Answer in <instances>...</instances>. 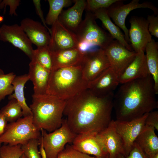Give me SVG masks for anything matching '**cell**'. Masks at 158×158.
Instances as JSON below:
<instances>
[{"instance_id": "9", "label": "cell", "mask_w": 158, "mask_h": 158, "mask_svg": "<svg viewBox=\"0 0 158 158\" xmlns=\"http://www.w3.org/2000/svg\"><path fill=\"white\" fill-rule=\"evenodd\" d=\"M148 113L130 121H114L115 130L123 142L124 156H128L132 149L135 140L145 126Z\"/></svg>"}, {"instance_id": "32", "label": "cell", "mask_w": 158, "mask_h": 158, "mask_svg": "<svg viewBox=\"0 0 158 158\" xmlns=\"http://www.w3.org/2000/svg\"><path fill=\"white\" fill-rule=\"evenodd\" d=\"M23 154L21 145L0 146V158H20Z\"/></svg>"}, {"instance_id": "1", "label": "cell", "mask_w": 158, "mask_h": 158, "mask_svg": "<svg viewBox=\"0 0 158 158\" xmlns=\"http://www.w3.org/2000/svg\"><path fill=\"white\" fill-rule=\"evenodd\" d=\"M114 94L99 97L87 89L66 100L63 115L66 123L75 134H98L112 120Z\"/></svg>"}, {"instance_id": "16", "label": "cell", "mask_w": 158, "mask_h": 158, "mask_svg": "<svg viewBox=\"0 0 158 158\" xmlns=\"http://www.w3.org/2000/svg\"><path fill=\"white\" fill-rule=\"evenodd\" d=\"M119 83L118 76L110 66L89 83L87 89L95 96H104L113 93Z\"/></svg>"}, {"instance_id": "40", "label": "cell", "mask_w": 158, "mask_h": 158, "mask_svg": "<svg viewBox=\"0 0 158 158\" xmlns=\"http://www.w3.org/2000/svg\"><path fill=\"white\" fill-rule=\"evenodd\" d=\"M7 124V121L0 110V137L4 133Z\"/></svg>"}, {"instance_id": "12", "label": "cell", "mask_w": 158, "mask_h": 158, "mask_svg": "<svg viewBox=\"0 0 158 158\" xmlns=\"http://www.w3.org/2000/svg\"><path fill=\"white\" fill-rule=\"evenodd\" d=\"M129 22L130 28L128 30V36L132 50L136 53L145 51L147 45L152 39L148 30L147 19L143 17L133 16Z\"/></svg>"}, {"instance_id": "22", "label": "cell", "mask_w": 158, "mask_h": 158, "mask_svg": "<svg viewBox=\"0 0 158 158\" xmlns=\"http://www.w3.org/2000/svg\"><path fill=\"white\" fill-rule=\"evenodd\" d=\"M84 52L78 47L52 52V70L79 65L83 59Z\"/></svg>"}, {"instance_id": "15", "label": "cell", "mask_w": 158, "mask_h": 158, "mask_svg": "<svg viewBox=\"0 0 158 158\" xmlns=\"http://www.w3.org/2000/svg\"><path fill=\"white\" fill-rule=\"evenodd\" d=\"M71 145L75 150L99 158H109V154L99 134L85 133L77 135Z\"/></svg>"}, {"instance_id": "37", "label": "cell", "mask_w": 158, "mask_h": 158, "mask_svg": "<svg viewBox=\"0 0 158 158\" xmlns=\"http://www.w3.org/2000/svg\"><path fill=\"white\" fill-rule=\"evenodd\" d=\"M116 158H148L139 146L134 143V146L128 156L125 157L122 154Z\"/></svg>"}, {"instance_id": "7", "label": "cell", "mask_w": 158, "mask_h": 158, "mask_svg": "<svg viewBox=\"0 0 158 158\" xmlns=\"http://www.w3.org/2000/svg\"><path fill=\"white\" fill-rule=\"evenodd\" d=\"M43 147L47 158H57L68 143L73 142L76 135L74 134L63 119L61 126L49 133L41 129Z\"/></svg>"}, {"instance_id": "26", "label": "cell", "mask_w": 158, "mask_h": 158, "mask_svg": "<svg viewBox=\"0 0 158 158\" xmlns=\"http://www.w3.org/2000/svg\"><path fill=\"white\" fill-rule=\"evenodd\" d=\"M145 51L147 64L150 74L152 78L155 91L158 94V44L152 39L147 45Z\"/></svg>"}, {"instance_id": "5", "label": "cell", "mask_w": 158, "mask_h": 158, "mask_svg": "<svg viewBox=\"0 0 158 158\" xmlns=\"http://www.w3.org/2000/svg\"><path fill=\"white\" fill-rule=\"evenodd\" d=\"M41 136L40 130L34 124L32 115L24 116L7 124L0 137V146L3 143L22 145L31 139H39Z\"/></svg>"}, {"instance_id": "38", "label": "cell", "mask_w": 158, "mask_h": 158, "mask_svg": "<svg viewBox=\"0 0 158 158\" xmlns=\"http://www.w3.org/2000/svg\"><path fill=\"white\" fill-rule=\"evenodd\" d=\"M145 125L154 128L158 131V111H152L148 114L145 119Z\"/></svg>"}, {"instance_id": "35", "label": "cell", "mask_w": 158, "mask_h": 158, "mask_svg": "<svg viewBox=\"0 0 158 158\" xmlns=\"http://www.w3.org/2000/svg\"><path fill=\"white\" fill-rule=\"evenodd\" d=\"M148 15L147 20L148 22V30L151 35L158 38V16Z\"/></svg>"}, {"instance_id": "3", "label": "cell", "mask_w": 158, "mask_h": 158, "mask_svg": "<svg viewBox=\"0 0 158 158\" xmlns=\"http://www.w3.org/2000/svg\"><path fill=\"white\" fill-rule=\"evenodd\" d=\"M80 65L53 70L50 75L46 94L66 100L87 89Z\"/></svg>"}, {"instance_id": "27", "label": "cell", "mask_w": 158, "mask_h": 158, "mask_svg": "<svg viewBox=\"0 0 158 158\" xmlns=\"http://www.w3.org/2000/svg\"><path fill=\"white\" fill-rule=\"evenodd\" d=\"M49 9L45 19L46 24L52 25L58 20L65 7L70 5L73 1L70 0H48Z\"/></svg>"}, {"instance_id": "45", "label": "cell", "mask_w": 158, "mask_h": 158, "mask_svg": "<svg viewBox=\"0 0 158 158\" xmlns=\"http://www.w3.org/2000/svg\"><path fill=\"white\" fill-rule=\"evenodd\" d=\"M2 0H0V3L1 2V1Z\"/></svg>"}, {"instance_id": "28", "label": "cell", "mask_w": 158, "mask_h": 158, "mask_svg": "<svg viewBox=\"0 0 158 158\" xmlns=\"http://www.w3.org/2000/svg\"><path fill=\"white\" fill-rule=\"evenodd\" d=\"M32 59H34L50 72L52 71V53L48 46L37 47L34 50Z\"/></svg>"}, {"instance_id": "6", "label": "cell", "mask_w": 158, "mask_h": 158, "mask_svg": "<svg viewBox=\"0 0 158 158\" xmlns=\"http://www.w3.org/2000/svg\"><path fill=\"white\" fill-rule=\"evenodd\" d=\"M96 19L93 13L87 11L85 19L74 32L79 46L84 44L104 49L114 40L98 25Z\"/></svg>"}, {"instance_id": "39", "label": "cell", "mask_w": 158, "mask_h": 158, "mask_svg": "<svg viewBox=\"0 0 158 158\" xmlns=\"http://www.w3.org/2000/svg\"><path fill=\"white\" fill-rule=\"evenodd\" d=\"M40 1L33 0V2L35 6L36 13L41 18L43 22L44 25L50 33L51 32L50 29L47 26L46 23L45 19L44 18L43 12L41 9Z\"/></svg>"}, {"instance_id": "34", "label": "cell", "mask_w": 158, "mask_h": 158, "mask_svg": "<svg viewBox=\"0 0 158 158\" xmlns=\"http://www.w3.org/2000/svg\"><path fill=\"white\" fill-rule=\"evenodd\" d=\"M57 158H99L79 152L74 149L72 145H67L59 154Z\"/></svg>"}, {"instance_id": "41", "label": "cell", "mask_w": 158, "mask_h": 158, "mask_svg": "<svg viewBox=\"0 0 158 158\" xmlns=\"http://www.w3.org/2000/svg\"><path fill=\"white\" fill-rule=\"evenodd\" d=\"M40 144L39 145V152L41 158H47L44 150L42 142V138L41 136L40 139Z\"/></svg>"}, {"instance_id": "10", "label": "cell", "mask_w": 158, "mask_h": 158, "mask_svg": "<svg viewBox=\"0 0 158 158\" xmlns=\"http://www.w3.org/2000/svg\"><path fill=\"white\" fill-rule=\"evenodd\" d=\"M79 65L85 79L88 83L110 66L104 50L100 48L85 52Z\"/></svg>"}, {"instance_id": "31", "label": "cell", "mask_w": 158, "mask_h": 158, "mask_svg": "<svg viewBox=\"0 0 158 158\" xmlns=\"http://www.w3.org/2000/svg\"><path fill=\"white\" fill-rule=\"evenodd\" d=\"M40 144V139H32L21 145L23 154L27 158H41L38 150Z\"/></svg>"}, {"instance_id": "24", "label": "cell", "mask_w": 158, "mask_h": 158, "mask_svg": "<svg viewBox=\"0 0 158 158\" xmlns=\"http://www.w3.org/2000/svg\"><path fill=\"white\" fill-rule=\"evenodd\" d=\"M92 13L96 19H98L101 21L103 25L114 39L118 41L129 50L133 51L130 45L126 40L124 34L120 28L111 20L108 14L107 9H100Z\"/></svg>"}, {"instance_id": "20", "label": "cell", "mask_w": 158, "mask_h": 158, "mask_svg": "<svg viewBox=\"0 0 158 158\" xmlns=\"http://www.w3.org/2000/svg\"><path fill=\"white\" fill-rule=\"evenodd\" d=\"M50 73L34 59L31 60L28 74L33 85V95L46 94Z\"/></svg>"}, {"instance_id": "33", "label": "cell", "mask_w": 158, "mask_h": 158, "mask_svg": "<svg viewBox=\"0 0 158 158\" xmlns=\"http://www.w3.org/2000/svg\"><path fill=\"white\" fill-rule=\"evenodd\" d=\"M118 0H87L86 1L85 10L87 11L93 13L102 8L107 9Z\"/></svg>"}, {"instance_id": "18", "label": "cell", "mask_w": 158, "mask_h": 158, "mask_svg": "<svg viewBox=\"0 0 158 158\" xmlns=\"http://www.w3.org/2000/svg\"><path fill=\"white\" fill-rule=\"evenodd\" d=\"M149 74L145 51H141L137 53L133 61L118 76L119 83L122 84L144 78Z\"/></svg>"}, {"instance_id": "2", "label": "cell", "mask_w": 158, "mask_h": 158, "mask_svg": "<svg viewBox=\"0 0 158 158\" xmlns=\"http://www.w3.org/2000/svg\"><path fill=\"white\" fill-rule=\"evenodd\" d=\"M156 95L150 74L122 84L114 96L116 120L130 121L153 111L158 106Z\"/></svg>"}, {"instance_id": "36", "label": "cell", "mask_w": 158, "mask_h": 158, "mask_svg": "<svg viewBox=\"0 0 158 158\" xmlns=\"http://www.w3.org/2000/svg\"><path fill=\"white\" fill-rule=\"evenodd\" d=\"M20 1L19 0H4L0 3V9L4 8V13L6 12V8L7 5L9 6V14L11 16H17L16 10L19 6Z\"/></svg>"}, {"instance_id": "19", "label": "cell", "mask_w": 158, "mask_h": 158, "mask_svg": "<svg viewBox=\"0 0 158 158\" xmlns=\"http://www.w3.org/2000/svg\"><path fill=\"white\" fill-rule=\"evenodd\" d=\"M74 4L68 9L62 11L58 20L67 28L75 32L81 23L82 15L85 9L86 1L73 0Z\"/></svg>"}, {"instance_id": "8", "label": "cell", "mask_w": 158, "mask_h": 158, "mask_svg": "<svg viewBox=\"0 0 158 158\" xmlns=\"http://www.w3.org/2000/svg\"><path fill=\"white\" fill-rule=\"evenodd\" d=\"M141 8H149L153 11L154 14L157 15L158 9L152 2L145 1L140 3L139 0H133L126 4H124L123 0H118L107 9L108 14L111 19L116 25L123 31L125 39L129 44L130 42L128 29L125 23L126 18L131 11Z\"/></svg>"}, {"instance_id": "23", "label": "cell", "mask_w": 158, "mask_h": 158, "mask_svg": "<svg viewBox=\"0 0 158 158\" xmlns=\"http://www.w3.org/2000/svg\"><path fill=\"white\" fill-rule=\"evenodd\" d=\"M155 130L152 127L145 125L134 142L148 158L158 153V137Z\"/></svg>"}, {"instance_id": "30", "label": "cell", "mask_w": 158, "mask_h": 158, "mask_svg": "<svg viewBox=\"0 0 158 158\" xmlns=\"http://www.w3.org/2000/svg\"><path fill=\"white\" fill-rule=\"evenodd\" d=\"M13 72L5 74L0 68V102L7 95H11L13 92L12 82L16 76Z\"/></svg>"}, {"instance_id": "17", "label": "cell", "mask_w": 158, "mask_h": 158, "mask_svg": "<svg viewBox=\"0 0 158 158\" xmlns=\"http://www.w3.org/2000/svg\"><path fill=\"white\" fill-rule=\"evenodd\" d=\"M20 25L32 43L37 47L48 46L51 39L50 34L41 23L25 18L21 21Z\"/></svg>"}, {"instance_id": "14", "label": "cell", "mask_w": 158, "mask_h": 158, "mask_svg": "<svg viewBox=\"0 0 158 158\" xmlns=\"http://www.w3.org/2000/svg\"><path fill=\"white\" fill-rule=\"evenodd\" d=\"M51 39L48 47L52 52L79 48V44L75 33L58 20L51 25Z\"/></svg>"}, {"instance_id": "42", "label": "cell", "mask_w": 158, "mask_h": 158, "mask_svg": "<svg viewBox=\"0 0 158 158\" xmlns=\"http://www.w3.org/2000/svg\"><path fill=\"white\" fill-rule=\"evenodd\" d=\"M149 158H158V153L153 155Z\"/></svg>"}, {"instance_id": "25", "label": "cell", "mask_w": 158, "mask_h": 158, "mask_svg": "<svg viewBox=\"0 0 158 158\" xmlns=\"http://www.w3.org/2000/svg\"><path fill=\"white\" fill-rule=\"evenodd\" d=\"M29 80L28 74L16 76L12 83L13 92L8 97L9 100L15 99L19 103L22 109L23 117L32 115L30 109L26 103L24 91L25 85Z\"/></svg>"}, {"instance_id": "13", "label": "cell", "mask_w": 158, "mask_h": 158, "mask_svg": "<svg viewBox=\"0 0 158 158\" xmlns=\"http://www.w3.org/2000/svg\"><path fill=\"white\" fill-rule=\"evenodd\" d=\"M103 49L109 60L110 67L118 76L131 62L137 54L114 40Z\"/></svg>"}, {"instance_id": "29", "label": "cell", "mask_w": 158, "mask_h": 158, "mask_svg": "<svg viewBox=\"0 0 158 158\" xmlns=\"http://www.w3.org/2000/svg\"><path fill=\"white\" fill-rule=\"evenodd\" d=\"M1 110L9 123L14 122L23 116L21 106L14 99H9L7 104L2 107Z\"/></svg>"}, {"instance_id": "43", "label": "cell", "mask_w": 158, "mask_h": 158, "mask_svg": "<svg viewBox=\"0 0 158 158\" xmlns=\"http://www.w3.org/2000/svg\"><path fill=\"white\" fill-rule=\"evenodd\" d=\"M4 20V16L0 15V23H1Z\"/></svg>"}, {"instance_id": "11", "label": "cell", "mask_w": 158, "mask_h": 158, "mask_svg": "<svg viewBox=\"0 0 158 158\" xmlns=\"http://www.w3.org/2000/svg\"><path fill=\"white\" fill-rule=\"evenodd\" d=\"M0 40L8 42L23 51L31 60L34 49L32 43L21 26L15 24L0 27Z\"/></svg>"}, {"instance_id": "4", "label": "cell", "mask_w": 158, "mask_h": 158, "mask_svg": "<svg viewBox=\"0 0 158 158\" xmlns=\"http://www.w3.org/2000/svg\"><path fill=\"white\" fill-rule=\"evenodd\" d=\"M32 97L29 107L35 125L40 129L49 132L59 128L63 123L66 100L47 94H33Z\"/></svg>"}, {"instance_id": "44", "label": "cell", "mask_w": 158, "mask_h": 158, "mask_svg": "<svg viewBox=\"0 0 158 158\" xmlns=\"http://www.w3.org/2000/svg\"><path fill=\"white\" fill-rule=\"evenodd\" d=\"M20 158H27L26 156L24 154H23L21 156Z\"/></svg>"}, {"instance_id": "21", "label": "cell", "mask_w": 158, "mask_h": 158, "mask_svg": "<svg viewBox=\"0 0 158 158\" xmlns=\"http://www.w3.org/2000/svg\"><path fill=\"white\" fill-rule=\"evenodd\" d=\"M114 120L99 135L109 154V158H116L120 154L123 155V144L120 137L114 127Z\"/></svg>"}]
</instances>
